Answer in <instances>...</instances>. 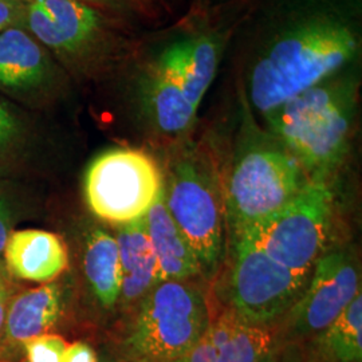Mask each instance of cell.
<instances>
[{"label": "cell", "mask_w": 362, "mask_h": 362, "mask_svg": "<svg viewBox=\"0 0 362 362\" xmlns=\"http://www.w3.org/2000/svg\"><path fill=\"white\" fill-rule=\"evenodd\" d=\"M361 0H272L247 40L243 95L260 116L360 64Z\"/></svg>", "instance_id": "obj_1"}, {"label": "cell", "mask_w": 362, "mask_h": 362, "mask_svg": "<svg viewBox=\"0 0 362 362\" xmlns=\"http://www.w3.org/2000/svg\"><path fill=\"white\" fill-rule=\"evenodd\" d=\"M360 86L361 69L354 64L262 116L266 130L294 156L310 180L329 181L344 164Z\"/></svg>", "instance_id": "obj_2"}, {"label": "cell", "mask_w": 362, "mask_h": 362, "mask_svg": "<svg viewBox=\"0 0 362 362\" xmlns=\"http://www.w3.org/2000/svg\"><path fill=\"white\" fill-rule=\"evenodd\" d=\"M243 124L223 181L226 220L230 233L255 227L296 196L309 181L279 140L245 112Z\"/></svg>", "instance_id": "obj_3"}, {"label": "cell", "mask_w": 362, "mask_h": 362, "mask_svg": "<svg viewBox=\"0 0 362 362\" xmlns=\"http://www.w3.org/2000/svg\"><path fill=\"white\" fill-rule=\"evenodd\" d=\"M163 196L202 272H215L224 254L227 220L219 169L202 145L180 144L170 151L163 170Z\"/></svg>", "instance_id": "obj_4"}, {"label": "cell", "mask_w": 362, "mask_h": 362, "mask_svg": "<svg viewBox=\"0 0 362 362\" xmlns=\"http://www.w3.org/2000/svg\"><path fill=\"white\" fill-rule=\"evenodd\" d=\"M211 324L203 291L189 281H163L141 299L128 345L141 362H173Z\"/></svg>", "instance_id": "obj_5"}, {"label": "cell", "mask_w": 362, "mask_h": 362, "mask_svg": "<svg viewBox=\"0 0 362 362\" xmlns=\"http://www.w3.org/2000/svg\"><path fill=\"white\" fill-rule=\"evenodd\" d=\"M333 206L334 194L329 181L309 179L285 207L247 230L252 231L270 258L308 278L324 252Z\"/></svg>", "instance_id": "obj_6"}, {"label": "cell", "mask_w": 362, "mask_h": 362, "mask_svg": "<svg viewBox=\"0 0 362 362\" xmlns=\"http://www.w3.org/2000/svg\"><path fill=\"white\" fill-rule=\"evenodd\" d=\"M163 189V170L146 152L116 148L98 156L86 172L85 194L100 219L127 224L143 219Z\"/></svg>", "instance_id": "obj_7"}, {"label": "cell", "mask_w": 362, "mask_h": 362, "mask_svg": "<svg viewBox=\"0 0 362 362\" xmlns=\"http://www.w3.org/2000/svg\"><path fill=\"white\" fill-rule=\"evenodd\" d=\"M231 310L248 324L269 326L291 309L308 281L276 263L250 230L231 233Z\"/></svg>", "instance_id": "obj_8"}, {"label": "cell", "mask_w": 362, "mask_h": 362, "mask_svg": "<svg viewBox=\"0 0 362 362\" xmlns=\"http://www.w3.org/2000/svg\"><path fill=\"white\" fill-rule=\"evenodd\" d=\"M26 15L35 38L66 57L90 59L110 49L103 13L85 0H33Z\"/></svg>", "instance_id": "obj_9"}, {"label": "cell", "mask_w": 362, "mask_h": 362, "mask_svg": "<svg viewBox=\"0 0 362 362\" xmlns=\"http://www.w3.org/2000/svg\"><path fill=\"white\" fill-rule=\"evenodd\" d=\"M361 293L360 272L344 251L322 254L314 264L311 282L288 313L291 334L320 336Z\"/></svg>", "instance_id": "obj_10"}, {"label": "cell", "mask_w": 362, "mask_h": 362, "mask_svg": "<svg viewBox=\"0 0 362 362\" xmlns=\"http://www.w3.org/2000/svg\"><path fill=\"white\" fill-rule=\"evenodd\" d=\"M274 346L269 326L248 324L230 309L211 321L194 348L173 362H270Z\"/></svg>", "instance_id": "obj_11"}, {"label": "cell", "mask_w": 362, "mask_h": 362, "mask_svg": "<svg viewBox=\"0 0 362 362\" xmlns=\"http://www.w3.org/2000/svg\"><path fill=\"white\" fill-rule=\"evenodd\" d=\"M8 270L30 282H50L65 272L67 250L55 233L40 230L16 231L8 236L4 248Z\"/></svg>", "instance_id": "obj_12"}, {"label": "cell", "mask_w": 362, "mask_h": 362, "mask_svg": "<svg viewBox=\"0 0 362 362\" xmlns=\"http://www.w3.org/2000/svg\"><path fill=\"white\" fill-rule=\"evenodd\" d=\"M145 227L155 251L161 282L189 281L202 272L194 248L169 215L163 189L145 215Z\"/></svg>", "instance_id": "obj_13"}, {"label": "cell", "mask_w": 362, "mask_h": 362, "mask_svg": "<svg viewBox=\"0 0 362 362\" xmlns=\"http://www.w3.org/2000/svg\"><path fill=\"white\" fill-rule=\"evenodd\" d=\"M121 263V299L133 303L161 282L158 263L145 227V216L121 224L116 236Z\"/></svg>", "instance_id": "obj_14"}, {"label": "cell", "mask_w": 362, "mask_h": 362, "mask_svg": "<svg viewBox=\"0 0 362 362\" xmlns=\"http://www.w3.org/2000/svg\"><path fill=\"white\" fill-rule=\"evenodd\" d=\"M62 314V293L57 284H46L15 298L6 313L8 339L25 344L46 334Z\"/></svg>", "instance_id": "obj_15"}, {"label": "cell", "mask_w": 362, "mask_h": 362, "mask_svg": "<svg viewBox=\"0 0 362 362\" xmlns=\"http://www.w3.org/2000/svg\"><path fill=\"white\" fill-rule=\"evenodd\" d=\"M47 58L38 43L19 28L0 33V85L28 89L46 77Z\"/></svg>", "instance_id": "obj_16"}, {"label": "cell", "mask_w": 362, "mask_h": 362, "mask_svg": "<svg viewBox=\"0 0 362 362\" xmlns=\"http://www.w3.org/2000/svg\"><path fill=\"white\" fill-rule=\"evenodd\" d=\"M83 269L98 302L112 309L121 298V263L116 238L104 230H93L85 247Z\"/></svg>", "instance_id": "obj_17"}, {"label": "cell", "mask_w": 362, "mask_h": 362, "mask_svg": "<svg viewBox=\"0 0 362 362\" xmlns=\"http://www.w3.org/2000/svg\"><path fill=\"white\" fill-rule=\"evenodd\" d=\"M327 356L338 362H361L362 294L358 293L342 314L320 334Z\"/></svg>", "instance_id": "obj_18"}, {"label": "cell", "mask_w": 362, "mask_h": 362, "mask_svg": "<svg viewBox=\"0 0 362 362\" xmlns=\"http://www.w3.org/2000/svg\"><path fill=\"white\" fill-rule=\"evenodd\" d=\"M27 362H61L65 353V339L54 334H43L26 341Z\"/></svg>", "instance_id": "obj_19"}, {"label": "cell", "mask_w": 362, "mask_h": 362, "mask_svg": "<svg viewBox=\"0 0 362 362\" xmlns=\"http://www.w3.org/2000/svg\"><path fill=\"white\" fill-rule=\"evenodd\" d=\"M61 362H98V358L89 344L74 342L66 346Z\"/></svg>", "instance_id": "obj_20"}, {"label": "cell", "mask_w": 362, "mask_h": 362, "mask_svg": "<svg viewBox=\"0 0 362 362\" xmlns=\"http://www.w3.org/2000/svg\"><path fill=\"white\" fill-rule=\"evenodd\" d=\"M16 130V122L7 106L0 101V146L8 143Z\"/></svg>", "instance_id": "obj_21"}, {"label": "cell", "mask_w": 362, "mask_h": 362, "mask_svg": "<svg viewBox=\"0 0 362 362\" xmlns=\"http://www.w3.org/2000/svg\"><path fill=\"white\" fill-rule=\"evenodd\" d=\"M16 10L18 7L13 0H0V31L7 30L13 25Z\"/></svg>", "instance_id": "obj_22"}, {"label": "cell", "mask_w": 362, "mask_h": 362, "mask_svg": "<svg viewBox=\"0 0 362 362\" xmlns=\"http://www.w3.org/2000/svg\"><path fill=\"white\" fill-rule=\"evenodd\" d=\"M10 223H8V211L4 204V202L0 199V254L4 252V248L7 245L8 236H10Z\"/></svg>", "instance_id": "obj_23"}, {"label": "cell", "mask_w": 362, "mask_h": 362, "mask_svg": "<svg viewBox=\"0 0 362 362\" xmlns=\"http://www.w3.org/2000/svg\"><path fill=\"white\" fill-rule=\"evenodd\" d=\"M139 1L146 6V10H151L152 16L156 13L168 11L170 8V0H139Z\"/></svg>", "instance_id": "obj_24"}, {"label": "cell", "mask_w": 362, "mask_h": 362, "mask_svg": "<svg viewBox=\"0 0 362 362\" xmlns=\"http://www.w3.org/2000/svg\"><path fill=\"white\" fill-rule=\"evenodd\" d=\"M7 287L4 282L0 279V333L4 329V322H6V313H7Z\"/></svg>", "instance_id": "obj_25"}, {"label": "cell", "mask_w": 362, "mask_h": 362, "mask_svg": "<svg viewBox=\"0 0 362 362\" xmlns=\"http://www.w3.org/2000/svg\"><path fill=\"white\" fill-rule=\"evenodd\" d=\"M85 1H91L94 4L110 7V8H122L125 4L124 0H85Z\"/></svg>", "instance_id": "obj_26"}, {"label": "cell", "mask_w": 362, "mask_h": 362, "mask_svg": "<svg viewBox=\"0 0 362 362\" xmlns=\"http://www.w3.org/2000/svg\"><path fill=\"white\" fill-rule=\"evenodd\" d=\"M197 4L215 7V6H221V4H228V0H197Z\"/></svg>", "instance_id": "obj_27"}, {"label": "cell", "mask_w": 362, "mask_h": 362, "mask_svg": "<svg viewBox=\"0 0 362 362\" xmlns=\"http://www.w3.org/2000/svg\"><path fill=\"white\" fill-rule=\"evenodd\" d=\"M30 1H33V0H30Z\"/></svg>", "instance_id": "obj_28"}, {"label": "cell", "mask_w": 362, "mask_h": 362, "mask_svg": "<svg viewBox=\"0 0 362 362\" xmlns=\"http://www.w3.org/2000/svg\"><path fill=\"white\" fill-rule=\"evenodd\" d=\"M140 362H141V361H140Z\"/></svg>", "instance_id": "obj_29"}, {"label": "cell", "mask_w": 362, "mask_h": 362, "mask_svg": "<svg viewBox=\"0 0 362 362\" xmlns=\"http://www.w3.org/2000/svg\"><path fill=\"white\" fill-rule=\"evenodd\" d=\"M270 362H272V361H270Z\"/></svg>", "instance_id": "obj_30"}]
</instances>
